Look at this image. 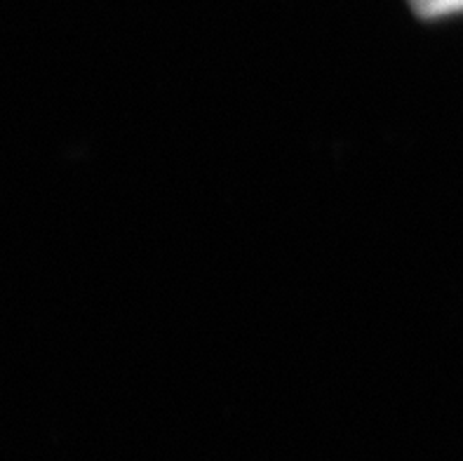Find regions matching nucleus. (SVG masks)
<instances>
[{"label": "nucleus", "mask_w": 463, "mask_h": 461, "mask_svg": "<svg viewBox=\"0 0 463 461\" xmlns=\"http://www.w3.org/2000/svg\"><path fill=\"white\" fill-rule=\"evenodd\" d=\"M410 5L423 19H440L463 12V0H410Z\"/></svg>", "instance_id": "f257e3e1"}]
</instances>
